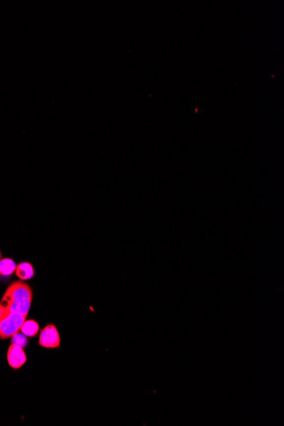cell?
I'll return each mask as SVG.
<instances>
[{
    "label": "cell",
    "instance_id": "6da1fadb",
    "mask_svg": "<svg viewBox=\"0 0 284 426\" xmlns=\"http://www.w3.org/2000/svg\"><path fill=\"white\" fill-rule=\"evenodd\" d=\"M32 295V290L28 283L23 281L12 282L0 301V318L17 317L27 319L31 308Z\"/></svg>",
    "mask_w": 284,
    "mask_h": 426
},
{
    "label": "cell",
    "instance_id": "7a4b0ae2",
    "mask_svg": "<svg viewBox=\"0 0 284 426\" xmlns=\"http://www.w3.org/2000/svg\"><path fill=\"white\" fill-rule=\"evenodd\" d=\"M61 344L59 333L57 327L53 324H50L41 330L38 345L41 347L47 349H56L58 348Z\"/></svg>",
    "mask_w": 284,
    "mask_h": 426
},
{
    "label": "cell",
    "instance_id": "3957f363",
    "mask_svg": "<svg viewBox=\"0 0 284 426\" xmlns=\"http://www.w3.org/2000/svg\"><path fill=\"white\" fill-rule=\"evenodd\" d=\"M7 362L13 369H19L27 362V355L23 348L11 345L7 351Z\"/></svg>",
    "mask_w": 284,
    "mask_h": 426
},
{
    "label": "cell",
    "instance_id": "277c9868",
    "mask_svg": "<svg viewBox=\"0 0 284 426\" xmlns=\"http://www.w3.org/2000/svg\"><path fill=\"white\" fill-rule=\"evenodd\" d=\"M15 273L21 281L24 282L31 280L34 276L35 271L31 263L24 261L16 266Z\"/></svg>",
    "mask_w": 284,
    "mask_h": 426
},
{
    "label": "cell",
    "instance_id": "5b68a950",
    "mask_svg": "<svg viewBox=\"0 0 284 426\" xmlns=\"http://www.w3.org/2000/svg\"><path fill=\"white\" fill-rule=\"evenodd\" d=\"M20 330L24 335L29 338H32L38 335L39 325L34 320H26Z\"/></svg>",
    "mask_w": 284,
    "mask_h": 426
},
{
    "label": "cell",
    "instance_id": "8992f818",
    "mask_svg": "<svg viewBox=\"0 0 284 426\" xmlns=\"http://www.w3.org/2000/svg\"><path fill=\"white\" fill-rule=\"evenodd\" d=\"M16 265L15 261L10 258H4L0 260V275L9 276L15 273Z\"/></svg>",
    "mask_w": 284,
    "mask_h": 426
},
{
    "label": "cell",
    "instance_id": "52a82bcc",
    "mask_svg": "<svg viewBox=\"0 0 284 426\" xmlns=\"http://www.w3.org/2000/svg\"><path fill=\"white\" fill-rule=\"evenodd\" d=\"M11 344L24 349L29 345V339L22 333H16L11 337Z\"/></svg>",
    "mask_w": 284,
    "mask_h": 426
},
{
    "label": "cell",
    "instance_id": "ba28073f",
    "mask_svg": "<svg viewBox=\"0 0 284 426\" xmlns=\"http://www.w3.org/2000/svg\"><path fill=\"white\" fill-rule=\"evenodd\" d=\"M0 260H1V252H0Z\"/></svg>",
    "mask_w": 284,
    "mask_h": 426
}]
</instances>
